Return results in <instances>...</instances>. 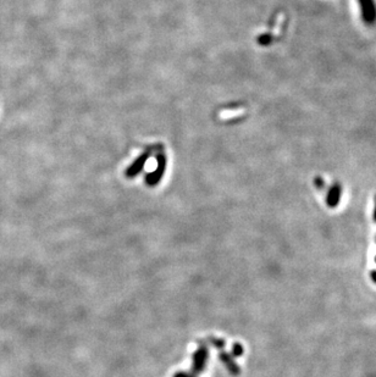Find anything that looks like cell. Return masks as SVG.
I'll list each match as a JSON object with an SVG mask.
<instances>
[{
  "instance_id": "6da1fadb",
  "label": "cell",
  "mask_w": 376,
  "mask_h": 377,
  "mask_svg": "<svg viewBox=\"0 0 376 377\" xmlns=\"http://www.w3.org/2000/svg\"><path fill=\"white\" fill-rule=\"evenodd\" d=\"M208 352L205 348H202L194 355V370L196 371H202V369L204 368L205 360H207Z\"/></svg>"
},
{
  "instance_id": "7a4b0ae2",
  "label": "cell",
  "mask_w": 376,
  "mask_h": 377,
  "mask_svg": "<svg viewBox=\"0 0 376 377\" xmlns=\"http://www.w3.org/2000/svg\"><path fill=\"white\" fill-rule=\"evenodd\" d=\"M175 377H189V376L185 375V374H177V375H176Z\"/></svg>"
}]
</instances>
